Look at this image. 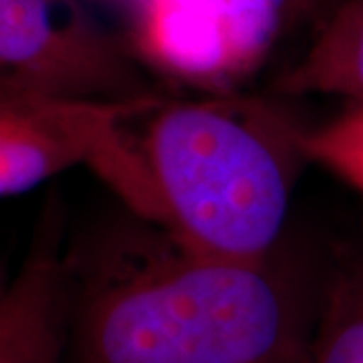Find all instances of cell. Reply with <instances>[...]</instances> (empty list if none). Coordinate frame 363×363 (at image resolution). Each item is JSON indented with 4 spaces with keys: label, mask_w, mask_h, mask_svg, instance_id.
Listing matches in <instances>:
<instances>
[{
    "label": "cell",
    "mask_w": 363,
    "mask_h": 363,
    "mask_svg": "<svg viewBox=\"0 0 363 363\" xmlns=\"http://www.w3.org/2000/svg\"><path fill=\"white\" fill-rule=\"evenodd\" d=\"M271 104L228 93L111 99L87 169L131 216L208 257H274L307 156Z\"/></svg>",
    "instance_id": "2"
},
{
    "label": "cell",
    "mask_w": 363,
    "mask_h": 363,
    "mask_svg": "<svg viewBox=\"0 0 363 363\" xmlns=\"http://www.w3.org/2000/svg\"><path fill=\"white\" fill-rule=\"evenodd\" d=\"M107 101L0 89V198L87 168Z\"/></svg>",
    "instance_id": "5"
},
{
    "label": "cell",
    "mask_w": 363,
    "mask_h": 363,
    "mask_svg": "<svg viewBox=\"0 0 363 363\" xmlns=\"http://www.w3.org/2000/svg\"><path fill=\"white\" fill-rule=\"evenodd\" d=\"M309 11H311L315 30H319L325 21L331 16V13L341 4V0H305Z\"/></svg>",
    "instance_id": "10"
},
{
    "label": "cell",
    "mask_w": 363,
    "mask_h": 363,
    "mask_svg": "<svg viewBox=\"0 0 363 363\" xmlns=\"http://www.w3.org/2000/svg\"><path fill=\"white\" fill-rule=\"evenodd\" d=\"M277 89L285 95L343 97L363 105V0H341Z\"/></svg>",
    "instance_id": "8"
},
{
    "label": "cell",
    "mask_w": 363,
    "mask_h": 363,
    "mask_svg": "<svg viewBox=\"0 0 363 363\" xmlns=\"http://www.w3.org/2000/svg\"><path fill=\"white\" fill-rule=\"evenodd\" d=\"M305 0H135L133 57L196 93H228L259 73L295 26Z\"/></svg>",
    "instance_id": "3"
},
{
    "label": "cell",
    "mask_w": 363,
    "mask_h": 363,
    "mask_svg": "<svg viewBox=\"0 0 363 363\" xmlns=\"http://www.w3.org/2000/svg\"><path fill=\"white\" fill-rule=\"evenodd\" d=\"M0 89L123 99L152 87L81 0H0Z\"/></svg>",
    "instance_id": "4"
},
{
    "label": "cell",
    "mask_w": 363,
    "mask_h": 363,
    "mask_svg": "<svg viewBox=\"0 0 363 363\" xmlns=\"http://www.w3.org/2000/svg\"><path fill=\"white\" fill-rule=\"evenodd\" d=\"M297 363H363V245L329 260Z\"/></svg>",
    "instance_id": "7"
},
{
    "label": "cell",
    "mask_w": 363,
    "mask_h": 363,
    "mask_svg": "<svg viewBox=\"0 0 363 363\" xmlns=\"http://www.w3.org/2000/svg\"><path fill=\"white\" fill-rule=\"evenodd\" d=\"M133 220L67 245V363H297L317 291Z\"/></svg>",
    "instance_id": "1"
},
{
    "label": "cell",
    "mask_w": 363,
    "mask_h": 363,
    "mask_svg": "<svg viewBox=\"0 0 363 363\" xmlns=\"http://www.w3.org/2000/svg\"><path fill=\"white\" fill-rule=\"evenodd\" d=\"M6 286H9V281L4 279V272L0 269V301L4 297V293H6Z\"/></svg>",
    "instance_id": "11"
},
{
    "label": "cell",
    "mask_w": 363,
    "mask_h": 363,
    "mask_svg": "<svg viewBox=\"0 0 363 363\" xmlns=\"http://www.w3.org/2000/svg\"><path fill=\"white\" fill-rule=\"evenodd\" d=\"M65 248L61 206L49 200L0 301V363H67Z\"/></svg>",
    "instance_id": "6"
},
{
    "label": "cell",
    "mask_w": 363,
    "mask_h": 363,
    "mask_svg": "<svg viewBox=\"0 0 363 363\" xmlns=\"http://www.w3.org/2000/svg\"><path fill=\"white\" fill-rule=\"evenodd\" d=\"M303 152L309 164L363 194V105L350 104L339 116L305 128Z\"/></svg>",
    "instance_id": "9"
}]
</instances>
